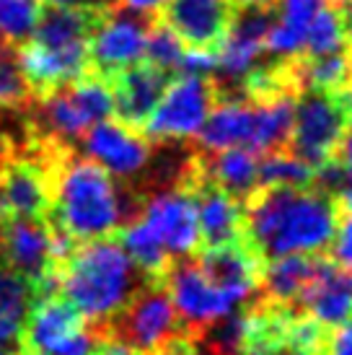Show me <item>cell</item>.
I'll list each match as a JSON object with an SVG mask.
<instances>
[{"label":"cell","mask_w":352,"mask_h":355,"mask_svg":"<svg viewBox=\"0 0 352 355\" xmlns=\"http://www.w3.org/2000/svg\"><path fill=\"white\" fill-rule=\"evenodd\" d=\"M337 202L322 187L264 189L244 210V228L259 254L311 257L329 249Z\"/></svg>","instance_id":"cell-1"},{"label":"cell","mask_w":352,"mask_h":355,"mask_svg":"<svg viewBox=\"0 0 352 355\" xmlns=\"http://www.w3.org/2000/svg\"><path fill=\"white\" fill-rule=\"evenodd\" d=\"M52 228L73 241L109 239L132 218L127 192L86 156H62L49 168Z\"/></svg>","instance_id":"cell-2"},{"label":"cell","mask_w":352,"mask_h":355,"mask_svg":"<svg viewBox=\"0 0 352 355\" xmlns=\"http://www.w3.org/2000/svg\"><path fill=\"white\" fill-rule=\"evenodd\" d=\"M140 291V272L119 241H83L58 265V296L86 324H112Z\"/></svg>","instance_id":"cell-3"},{"label":"cell","mask_w":352,"mask_h":355,"mask_svg":"<svg viewBox=\"0 0 352 355\" xmlns=\"http://www.w3.org/2000/svg\"><path fill=\"white\" fill-rule=\"evenodd\" d=\"M122 231V249L143 275H161L171 262L192 257L202 244L197 200L182 187L153 192Z\"/></svg>","instance_id":"cell-4"},{"label":"cell","mask_w":352,"mask_h":355,"mask_svg":"<svg viewBox=\"0 0 352 355\" xmlns=\"http://www.w3.org/2000/svg\"><path fill=\"white\" fill-rule=\"evenodd\" d=\"M295 99L285 91H272L259 101L223 99L213 104L200 132V146L210 153L246 148L256 156L280 150L290 138Z\"/></svg>","instance_id":"cell-5"},{"label":"cell","mask_w":352,"mask_h":355,"mask_svg":"<svg viewBox=\"0 0 352 355\" xmlns=\"http://www.w3.org/2000/svg\"><path fill=\"white\" fill-rule=\"evenodd\" d=\"M114 114L112 86L101 76H83L39 96V125L55 140H80L88 128Z\"/></svg>","instance_id":"cell-6"},{"label":"cell","mask_w":352,"mask_h":355,"mask_svg":"<svg viewBox=\"0 0 352 355\" xmlns=\"http://www.w3.org/2000/svg\"><path fill=\"white\" fill-rule=\"evenodd\" d=\"M98 337L58 293L37 296L21 329L19 345L29 355H91Z\"/></svg>","instance_id":"cell-7"},{"label":"cell","mask_w":352,"mask_h":355,"mask_svg":"<svg viewBox=\"0 0 352 355\" xmlns=\"http://www.w3.org/2000/svg\"><path fill=\"white\" fill-rule=\"evenodd\" d=\"M166 296L179 316V324L189 329H210L246 306L215 277L207 275L200 262H179L168 270Z\"/></svg>","instance_id":"cell-8"},{"label":"cell","mask_w":352,"mask_h":355,"mask_svg":"<svg viewBox=\"0 0 352 355\" xmlns=\"http://www.w3.org/2000/svg\"><path fill=\"white\" fill-rule=\"evenodd\" d=\"M215 104L213 83L200 76H179L161 94L146 128L148 140L158 143H186L200 138L210 109Z\"/></svg>","instance_id":"cell-9"},{"label":"cell","mask_w":352,"mask_h":355,"mask_svg":"<svg viewBox=\"0 0 352 355\" xmlns=\"http://www.w3.org/2000/svg\"><path fill=\"white\" fill-rule=\"evenodd\" d=\"M0 262L34 288V298L58 293V267L52 262V226L44 220H0Z\"/></svg>","instance_id":"cell-10"},{"label":"cell","mask_w":352,"mask_h":355,"mask_svg":"<svg viewBox=\"0 0 352 355\" xmlns=\"http://www.w3.org/2000/svg\"><path fill=\"white\" fill-rule=\"evenodd\" d=\"M347 109L332 94L308 91L295 101L290 148L313 168L329 164L347 132Z\"/></svg>","instance_id":"cell-11"},{"label":"cell","mask_w":352,"mask_h":355,"mask_svg":"<svg viewBox=\"0 0 352 355\" xmlns=\"http://www.w3.org/2000/svg\"><path fill=\"white\" fill-rule=\"evenodd\" d=\"M112 324L119 332L117 340L132 347L137 355L166 353L182 327L166 291L161 288H140Z\"/></svg>","instance_id":"cell-12"},{"label":"cell","mask_w":352,"mask_h":355,"mask_svg":"<svg viewBox=\"0 0 352 355\" xmlns=\"http://www.w3.org/2000/svg\"><path fill=\"white\" fill-rule=\"evenodd\" d=\"M146 19L107 8L88 37V62L101 78H114L146 60Z\"/></svg>","instance_id":"cell-13"},{"label":"cell","mask_w":352,"mask_h":355,"mask_svg":"<svg viewBox=\"0 0 352 355\" xmlns=\"http://www.w3.org/2000/svg\"><path fill=\"white\" fill-rule=\"evenodd\" d=\"M88 161L101 166L114 179L140 177L153 158L150 140L119 119H101L80 138Z\"/></svg>","instance_id":"cell-14"},{"label":"cell","mask_w":352,"mask_h":355,"mask_svg":"<svg viewBox=\"0 0 352 355\" xmlns=\"http://www.w3.org/2000/svg\"><path fill=\"white\" fill-rule=\"evenodd\" d=\"M270 29V10L244 8L218 42L215 73L231 86H244L259 76L264 37Z\"/></svg>","instance_id":"cell-15"},{"label":"cell","mask_w":352,"mask_h":355,"mask_svg":"<svg viewBox=\"0 0 352 355\" xmlns=\"http://www.w3.org/2000/svg\"><path fill=\"white\" fill-rule=\"evenodd\" d=\"M234 8L228 0H171L164 24L186 47H213L231 26Z\"/></svg>","instance_id":"cell-16"},{"label":"cell","mask_w":352,"mask_h":355,"mask_svg":"<svg viewBox=\"0 0 352 355\" xmlns=\"http://www.w3.org/2000/svg\"><path fill=\"white\" fill-rule=\"evenodd\" d=\"M306 314L319 327H340L352 319V288L340 267L316 262L308 286L298 298Z\"/></svg>","instance_id":"cell-17"},{"label":"cell","mask_w":352,"mask_h":355,"mask_svg":"<svg viewBox=\"0 0 352 355\" xmlns=\"http://www.w3.org/2000/svg\"><path fill=\"white\" fill-rule=\"evenodd\" d=\"M166 89V73L156 70L148 62H140L135 68L114 76L112 99H114V114L119 122L130 128H143L156 109L161 94Z\"/></svg>","instance_id":"cell-18"},{"label":"cell","mask_w":352,"mask_h":355,"mask_svg":"<svg viewBox=\"0 0 352 355\" xmlns=\"http://www.w3.org/2000/svg\"><path fill=\"white\" fill-rule=\"evenodd\" d=\"M277 10L270 13V29L264 37V52L277 62H288L303 55L306 34L324 0H277Z\"/></svg>","instance_id":"cell-19"},{"label":"cell","mask_w":352,"mask_h":355,"mask_svg":"<svg viewBox=\"0 0 352 355\" xmlns=\"http://www.w3.org/2000/svg\"><path fill=\"white\" fill-rule=\"evenodd\" d=\"M197 200L200 236L210 247L236 244L244 231V205L241 200L218 187H207Z\"/></svg>","instance_id":"cell-20"},{"label":"cell","mask_w":352,"mask_h":355,"mask_svg":"<svg viewBox=\"0 0 352 355\" xmlns=\"http://www.w3.org/2000/svg\"><path fill=\"white\" fill-rule=\"evenodd\" d=\"M197 262L207 275L215 277L220 286L236 293L244 304H249L256 296L259 267H256V259L249 249L238 247V244L210 247Z\"/></svg>","instance_id":"cell-21"},{"label":"cell","mask_w":352,"mask_h":355,"mask_svg":"<svg viewBox=\"0 0 352 355\" xmlns=\"http://www.w3.org/2000/svg\"><path fill=\"white\" fill-rule=\"evenodd\" d=\"M207 177L213 187L234 198H249L259 189V156L246 148H225L207 161Z\"/></svg>","instance_id":"cell-22"},{"label":"cell","mask_w":352,"mask_h":355,"mask_svg":"<svg viewBox=\"0 0 352 355\" xmlns=\"http://www.w3.org/2000/svg\"><path fill=\"white\" fill-rule=\"evenodd\" d=\"M34 288L0 262V347L19 345Z\"/></svg>","instance_id":"cell-23"},{"label":"cell","mask_w":352,"mask_h":355,"mask_svg":"<svg viewBox=\"0 0 352 355\" xmlns=\"http://www.w3.org/2000/svg\"><path fill=\"white\" fill-rule=\"evenodd\" d=\"M313 270H316V262L311 257H274V259H270V265H267L262 275L264 293H267L270 301L280 306L293 304V301L301 298L303 288L308 286Z\"/></svg>","instance_id":"cell-24"},{"label":"cell","mask_w":352,"mask_h":355,"mask_svg":"<svg viewBox=\"0 0 352 355\" xmlns=\"http://www.w3.org/2000/svg\"><path fill=\"white\" fill-rule=\"evenodd\" d=\"M298 80L308 91L319 94H332V91L344 89L352 78V60L347 52L337 55H324V58H306L298 65Z\"/></svg>","instance_id":"cell-25"},{"label":"cell","mask_w":352,"mask_h":355,"mask_svg":"<svg viewBox=\"0 0 352 355\" xmlns=\"http://www.w3.org/2000/svg\"><path fill=\"white\" fill-rule=\"evenodd\" d=\"M316 177V168L306 164L301 156L272 150L264 158H259V187L277 189V187H308Z\"/></svg>","instance_id":"cell-26"},{"label":"cell","mask_w":352,"mask_h":355,"mask_svg":"<svg viewBox=\"0 0 352 355\" xmlns=\"http://www.w3.org/2000/svg\"><path fill=\"white\" fill-rule=\"evenodd\" d=\"M347 50V31H344L342 13L332 6H322L316 19L306 34V55L308 58H324Z\"/></svg>","instance_id":"cell-27"},{"label":"cell","mask_w":352,"mask_h":355,"mask_svg":"<svg viewBox=\"0 0 352 355\" xmlns=\"http://www.w3.org/2000/svg\"><path fill=\"white\" fill-rule=\"evenodd\" d=\"M42 0H0V40L8 47H21L42 19Z\"/></svg>","instance_id":"cell-28"},{"label":"cell","mask_w":352,"mask_h":355,"mask_svg":"<svg viewBox=\"0 0 352 355\" xmlns=\"http://www.w3.org/2000/svg\"><path fill=\"white\" fill-rule=\"evenodd\" d=\"M259 335V319L234 314L220 324L210 327V343L218 355H244Z\"/></svg>","instance_id":"cell-29"},{"label":"cell","mask_w":352,"mask_h":355,"mask_svg":"<svg viewBox=\"0 0 352 355\" xmlns=\"http://www.w3.org/2000/svg\"><path fill=\"white\" fill-rule=\"evenodd\" d=\"M186 44L174 31L168 29L166 24H158L153 29H148V42H146V60L148 65H153L161 73H171L179 70V62L184 58Z\"/></svg>","instance_id":"cell-30"},{"label":"cell","mask_w":352,"mask_h":355,"mask_svg":"<svg viewBox=\"0 0 352 355\" xmlns=\"http://www.w3.org/2000/svg\"><path fill=\"white\" fill-rule=\"evenodd\" d=\"M322 174L324 182V192L326 189H334L337 198L342 200V205L347 210H352V130L344 132L342 143L337 148V161H329L324 164L322 168H316Z\"/></svg>","instance_id":"cell-31"},{"label":"cell","mask_w":352,"mask_h":355,"mask_svg":"<svg viewBox=\"0 0 352 355\" xmlns=\"http://www.w3.org/2000/svg\"><path fill=\"white\" fill-rule=\"evenodd\" d=\"M29 86L16 62V47H0V109L19 107L29 99Z\"/></svg>","instance_id":"cell-32"},{"label":"cell","mask_w":352,"mask_h":355,"mask_svg":"<svg viewBox=\"0 0 352 355\" xmlns=\"http://www.w3.org/2000/svg\"><path fill=\"white\" fill-rule=\"evenodd\" d=\"M329 252H332L334 267L352 272V210H347L342 218H337L332 241H329Z\"/></svg>","instance_id":"cell-33"},{"label":"cell","mask_w":352,"mask_h":355,"mask_svg":"<svg viewBox=\"0 0 352 355\" xmlns=\"http://www.w3.org/2000/svg\"><path fill=\"white\" fill-rule=\"evenodd\" d=\"M179 70H182V76L207 78L210 73H215V52H210V47H186Z\"/></svg>","instance_id":"cell-34"},{"label":"cell","mask_w":352,"mask_h":355,"mask_svg":"<svg viewBox=\"0 0 352 355\" xmlns=\"http://www.w3.org/2000/svg\"><path fill=\"white\" fill-rule=\"evenodd\" d=\"M168 3H171V0H114L112 8L125 10V13L137 16V19H150V16L164 13Z\"/></svg>","instance_id":"cell-35"},{"label":"cell","mask_w":352,"mask_h":355,"mask_svg":"<svg viewBox=\"0 0 352 355\" xmlns=\"http://www.w3.org/2000/svg\"><path fill=\"white\" fill-rule=\"evenodd\" d=\"M244 355H316V350H303V347L288 345V343L264 340V343H252Z\"/></svg>","instance_id":"cell-36"},{"label":"cell","mask_w":352,"mask_h":355,"mask_svg":"<svg viewBox=\"0 0 352 355\" xmlns=\"http://www.w3.org/2000/svg\"><path fill=\"white\" fill-rule=\"evenodd\" d=\"M326 355H352V319L334 327L332 337L326 343Z\"/></svg>","instance_id":"cell-37"},{"label":"cell","mask_w":352,"mask_h":355,"mask_svg":"<svg viewBox=\"0 0 352 355\" xmlns=\"http://www.w3.org/2000/svg\"><path fill=\"white\" fill-rule=\"evenodd\" d=\"M91 355H137V353L130 345H125L122 340L112 337V340H98Z\"/></svg>","instance_id":"cell-38"},{"label":"cell","mask_w":352,"mask_h":355,"mask_svg":"<svg viewBox=\"0 0 352 355\" xmlns=\"http://www.w3.org/2000/svg\"><path fill=\"white\" fill-rule=\"evenodd\" d=\"M47 6H65V8H101L107 10L114 6V0H42Z\"/></svg>","instance_id":"cell-39"},{"label":"cell","mask_w":352,"mask_h":355,"mask_svg":"<svg viewBox=\"0 0 352 355\" xmlns=\"http://www.w3.org/2000/svg\"><path fill=\"white\" fill-rule=\"evenodd\" d=\"M231 6H238V8H256V10H270L277 3V0H228Z\"/></svg>","instance_id":"cell-40"},{"label":"cell","mask_w":352,"mask_h":355,"mask_svg":"<svg viewBox=\"0 0 352 355\" xmlns=\"http://www.w3.org/2000/svg\"><path fill=\"white\" fill-rule=\"evenodd\" d=\"M342 21H344V31H347V40H352V0H344Z\"/></svg>","instance_id":"cell-41"},{"label":"cell","mask_w":352,"mask_h":355,"mask_svg":"<svg viewBox=\"0 0 352 355\" xmlns=\"http://www.w3.org/2000/svg\"><path fill=\"white\" fill-rule=\"evenodd\" d=\"M350 83H352V78H350ZM347 101H350V104H344V109H347V114H352V86H350V91H347Z\"/></svg>","instance_id":"cell-42"},{"label":"cell","mask_w":352,"mask_h":355,"mask_svg":"<svg viewBox=\"0 0 352 355\" xmlns=\"http://www.w3.org/2000/svg\"><path fill=\"white\" fill-rule=\"evenodd\" d=\"M0 355H16V353H10L8 347H0Z\"/></svg>","instance_id":"cell-43"},{"label":"cell","mask_w":352,"mask_h":355,"mask_svg":"<svg viewBox=\"0 0 352 355\" xmlns=\"http://www.w3.org/2000/svg\"><path fill=\"white\" fill-rule=\"evenodd\" d=\"M347 280H350V288H352V275H350V277H347Z\"/></svg>","instance_id":"cell-44"}]
</instances>
